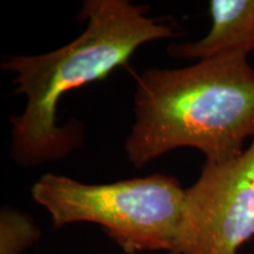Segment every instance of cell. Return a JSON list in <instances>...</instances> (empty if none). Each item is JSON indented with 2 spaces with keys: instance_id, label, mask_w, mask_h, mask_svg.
<instances>
[{
  "instance_id": "1",
  "label": "cell",
  "mask_w": 254,
  "mask_h": 254,
  "mask_svg": "<svg viewBox=\"0 0 254 254\" xmlns=\"http://www.w3.org/2000/svg\"><path fill=\"white\" fill-rule=\"evenodd\" d=\"M148 11L129 0H86L78 13L86 28L77 39L44 55L5 57L0 66L15 74L13 93L27 99L24 112L9 119L15 163L37 166L80 147L81 124H57L59 101L69 91L109 77L144 44L177 37L176 24L150 17Z\"/></svg>"
},
{
  "instance_id": "2",
  "label": "cell",
  "mask_w": 254,
  "mask_h": 254,
  "mask_svg": "<svg viewBox=\"0 0 254 254\" xmlns=\"http://www.w3.org/2000/svg\"><path fill=\"white\" fill-rule=\"evenodd\" d=\"M135 123L127 159L141 168L180 147L226 161L254 138V68L247 56L228 53L184 68H147L136 77Z\"/></svg>"
},
{
  "instance_id": "3",
  "label": "cell",
  "mask_w": 254,
  "mask_h": 254,
  "mask_svg": "<svg viewBox=\"0 0 254 254\" xmlns=\"http://www.w3.org/2000/svg\"><path fill=\"white\" fill-rule=\"evenodd\" d=\"M34 201L49 212L55 227L92 222L106 230L127 254L172 250L185 190L164 173L88 185L47 173L33 184Z\"/></svg>"
},
{
  "instance_id": "4",
  "label": "cell",
  "mask_w": 254,
  "mask_h": 254,
  "mask_svg": "<svg viewBox=\"0 0 254 254\" xmlns=\"http://www.w3.org/2000/svg\"><path fill=\"white\" fill-rule=\"evenodd\" d=\"M254 238V139L238 157L205 161L185 190L170 254H238Z\"/></svg>"
},
{
  "instance_id": "5",
  "label": "cell",
  "mask_w": 254,
  "mask_h": 254,
  "mask_svg": "<svg viewBox=\"0 0 254 254\" xmlns=\"http://www.w3.org/2000/svg\"><path fill=\"white\" fill-rule=\"evenodd\" d=\"M212 25L208 33L195 43L172 44L173 58L207 59L254 51V0H212L208 5Z\"/></svg>"
},
{
  "instance_id": "6",
  "label": "cell",
  "mask_w": 254,
  "mask_h": 254,
  "mask_svg": "<svg viewBox=\"0 0 254 254\" xmlns=\"http://www.w3.org/2000/svg\"><path fill=\"white\" fill-rule=\"evenodd\" d=\"M0 231V254H19L39 236V231L27 215L7 208L1 212Z\"/></svg>"
}]
</instances>
